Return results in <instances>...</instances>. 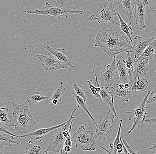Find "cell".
Listing matches in <instances>:
<instances>
[{"mask_svg":"<svg viewBox=\"0 0 156 154\" xmlns=\"http://www.w3.org/2000/svg\"><path fill=\"white\" fill-rule=\"evenodd\" d=\"M145 122L148 124L156 125V117L147 119L145 121Z\"/></svg>","mask_w":156,"mask_h":154,"instance_id":"d590c367","label":"cell"},{"mask_svg":"<svg viewBox=\"0 0 156 154\" xmlns=\"http://www.w3.org/2000/svg\"><path fill=\"white\" fill-rule=\"evenodd\" d=\"M151 92L148 91L145 98L142 100L140 105L135 109H131L130 112H126V113L129 114L128 117L129 120L131 121L133 120V124L130 130L129 131L128 133H131L137 125L143 123L146 120V116L147 115L146 111L147 100L148 97L150 96Z\"/></svg>","mask_w":156,"mask_h":154,"instance_id":"52a82bcc","label":"cell"},{"mask_svg":"<svg viewBox=\"0 0 156 154\" xmlns=\"http://www.w3.org/2000/svg\"><path fill=\"white\" fill-rule=\"evenodd\" d=\"M18 145L19 144L15 141L14 136L0 131V149L2 150L4 146L12 147L13 144Z\"/></svg>","mask_w":156,"mask_h":154,"instance_id":"484cf974","label":"cell"},{"mask_svg":"<svg viewBox=\"0 0 156 154\" xmlns=\"http://www.w3.org/2000/svg\"><path fill=\"white\" fill-rule=\"evenodd\" d=\"M154 40V38L146 39L139 36H136L133 39L132 48L129 51L138 59L143 53L146 48Z\"/></svg>","mask_w":156,"mask_h":154,"instance_id":"8fae6325","label":"cell"},{"mask_svg":"<svg viewBox=\"0 0 156 154\" xmlns=\"http://www.w3.org/2000/svg\"><path fill=\"white\" fill-rule=\"evenodd\" d=\"M89 20L98 23H106L109 25L120 26L119 20L115 9L114 0H107L100 5L99 9L93 15L89 17Z\"/></svg>","mask_w":156,"mask_h":154,"instance_id":"3957f363","label":"cell"},{"mask_svg":"<svg viewBox=\"0 0 156 154\" xmlns=\"http://www.w3.org/2000/svg\"><path fill=\"white\" fill-rule=\"evenodd\" d=\"M45 49L52 54L56 59H58L59 61L63 63L64 65L71 68L74 67V65L68 59V55H67L68 53L65 48H53L49 45H47L45 47Z\"/></svg>","mask_w":156,"mask_h":154,"instance_id":"5bb4252c","label":"cell"},{"mask_svg":"<svg viewBox=\"0 0 156 154\" xmlns=\"http://www.w3.org/2000/svg\"><path fill=\"white\" fill-rule=\"evenodd\" d=\"M67 121L63 123V124L51 127L48 128H41L33 132L29 133V134H24V135H21L19 136V138H30L32 139H36V140H40L45 135L48 134L51 131L54 130L61 128L63 126L67 124Z\"/></svg>","mask_w":156,"mask_h":154,"instance_id":"4fadbf2b","label":"cell"},{"mask_svg":"<svg viewBox=\"0 0 156 154\" xmlns=\"http://www.w3.org/2000/svg\"><path fill=\"white\" fill-rule=\"evenodd\" d=\"M116 68L119 73V80L124 84L129 83L131 81L130 77L126 66L121 60H118L116 64Z\"/></svg>","mask_w":156,"mask_h":154,"instance_id":"ffe728a7","label":"cell"},{"mask_svg":"<svg viewBox=\"0 0 156 154\" xmlns=\"http://www.w3.org/2000/svg\"><path fill=\"white\" fill-rule=\"evenodd\" d=\"M115 117L114 114L110 111L98 116V123L94 134L95 139L105 141L108 134H112L114 129Z\"/></svg>","mask_w":156,"mask_h":154,"instance_id":"8992f818","label":"cell"},{"mask_svg":"<svg viewBox=\"0 0 156 154\" xmlns=\"http://www.w3.org/2000/svg\"><path fill=\"white\" fill-rule=\"evenodd\" d=\"M73 88L76 93L79 96H81L86 102L87 98L86 96L84 89L82 86L77 83H75L73 85Z\"/></svg>","mask_w":156,"mask_h":154,"instance_id":"4dcf8cb0","label":"cell"},{"mask_svg":"<svg viewBox=\"0 0 156 154\" xmlns=\"http://www.w3.org/2000/svg\"><path fill=\"white\" fill-rule=\"evenodd\" d=\"M155 154H156V153H155Z\"/></svg>","mask_w":156,"mask_h":154,"instance_id":"7bdbcfd3","label":"cell"},{"mask_svg":"<svg viewBox=\"0 0 156 154\" xmlns=\"http://www.w3.org/2000/svg\"><path fill=\"white\" fill-rule=\"evenodd\" d=\"M25 154H49V152L45 148L42 139H41L35 142L29 141Z\"/></svg>","mask_w":156,"mask_h":154,"instance_id":"e0dca14e","label":"cell"},{"mask_svg":"<svg viewBox=\"0 0 156 154\" xmlns=\"http://www.w3.org/2000/svg\"><path fill=\"white\" fill-rule=\"evenodd\" d=\"M111 64L107 65V68L103 70L99 74L101 86L107 89L111 87L115 83L116 78V57Z\"/></svg>","mask_w":156,"mask_h":154,"instance_id":"30bf717a","label":"cell"},{"mask_svg":"<svg viewBox=\"0 0 156 154\" xmlns=\"http://www.w3.org/2000/svg\"><path fill=\"white\" fill-rule=\"evenodd\" d=\"M64 130V127L63 126L56 134L51 138L49 145L47 149L49 152L57 153L62 151L66 140V138L63 135Z\"/></svg>","mask_w":156,"mask_h":154,"instance_id":"7c38bea8","label":"cell"},{"mask_svg":"<svg viewBox=\"0 0 156 154\" xmlns=\"http://www.w3.org/2000/svg\"><path fill=\"white\" fill-rule=\"evenodd\" d=\"M133 85L132 91H144L149 86L148 80L143 78H133L131 80Z\"/></svg>","mask_w":156,"mask_h":154,"instance_id":"7402d4cb","label":"cell"},{"mask_svg":"<svg viewBox=\"0 0 156 154\" xmlns=\"http://www.w3.org/2000/svg\"><path fill=\"white\" fill-rule=\"evenodd\" d=\"M154 56H155V57H156V51L155 52Z\"/></svg>","mask_w":156,"mask_h":154,"instance_id":"b9f144b4","label":"cell"},{"mask_svg":"<svg viewBox=\"0 0 156 154\" xmlns=\"http://www.w3.org/2000/svg\"><path fill=\"white\" fill-rule=\"evenodd\" d=\"M65 90L66 89L63 85V82L61 81L59 87L57 89L54 91L49 99L51 101V106L58 105V103L61 101L62 95L65 92Z\"/></svg>","mask_w":156,"mask_h":154,"instance_id":"44dd1931","label":"cell"},{"mask_svg":"<svg viewBox=\"0 0 156 154\" xmlns=\"http://www.w3.org/2000/svg\"><path fill=\"white\" fill-rule=\"evenodd\" d=\"M156 149V143H155L154 144H153L152 147H151V149L152 150H154Z\"/></svg>","mask_w":156,"mask_h":154,"instance_id":"60d3db41","label":"cell"},{"mask_svg":"<svg viewBox=\"0 0 156 154\" xmlns=\"http://www.w3.org/2000/svg\"><path fill=\"white\" fill-rule=\"evenodd\" d=\"M131 88H132L128 89L126 88L120 89L119 88L118 84L112 87L109 92L115 99L123 102H128L133 94V91H132Z\"/></svg>","mask_w":156,"mask_h":154,"instance_id":"9a60e30c","label":"cell"},{"mask_svg":"<svg viewBox=\"0 0 156 154\" xmlns=\"http://www.w3.org/2000/svg\"><path fill=\"white\" fill-rule=\"evenodd\" d=\"M147 104H156V89L154 90L148 97Z\"/></svg>","mask_w":156,"mask_h":154,"instance_id":"d6a6232c","label":"cell"},{"mask_svg":"<svg viewBox=\"0 0 156 154\" xmlns=\"http://www.w3.org/2000/svg\"><path fill=\"white\" fill-rule=\"evenodd\" d=\"M134 17L136 24L139 25V29L144 30L146 29L145 21L147 15L151 13L149 2L147 0H136L134 1Z\"/></svg>","mask_w":156,"mask_h":154,"instance_id":"ba28073f","label":"cell"},{"mask_svg":"<svg viewBox=\"0 0 156 154\" xmlns=\"http://www.w3.org/2000/svg\"><path fill=\"white\" fill-rule=\"evenodd\" d=\"M123 121V119L120 120L119 126L116 136L110 144V148L114 151V154H117V153L121 154L124 151L123 142L121 137V132Z\"/></svg>","mask_w":156,"mask_h":154,"instance_id":"d6986e66","label":"cell"},{"mask_svg":"<svg viewBox=\"0 0 156 154\" xmlns=\"http://www.w3.org/2000/svg\"><path fill=\"white\" fill-rule=\"evenodd\" d=\"M12 117L9 112L7 107H2L0 109V122L2 124L7 127H14L12 121Z\"/></svg>","mask_w":156,"mask_h":154,"instance_id":"cb8c5ba5","label":"cell"},{"mask_svg":"<svg viewBox=\"0 0 156 154\" xmlns=\"http://www.w3.org/2000/svg\"><path fill=\"white\" fill-rule=\"evenodd\" d=\"M124 145L125 146L127 150L129 152L130 154H141L140 153V152H137V151H135L133 149H132L131 147L129 146V145L127 143L126 141V140H123L122 141Z\"/></svg>","mask_w":156,"mask_h":154,"instance_id":"836d02e7","label":"cell"},{"mask_svg":"<svg viewBox=\"0 0 156 154\" xmlns=\"http://www.w3.org/2000/svg\"><path fill=\"white\" fill-rule=\"evenodd\" d=\"M72 136H70L68 138L66 139V141H65V143H64V146H70L71 147H73V144H72Z\"/></svg>","mask_w":156,"mask_h":154,"instance_id":"8d00e7d4","label":"cell"},{"mask_svg":"<svg viewBox=\"0 0 156 154\" xmlns=\"http://www.w3.org/2000/svg\"><path fill=\"white\" fill-rule=\"evenodd\" d=\"M123 149H124V152L125 154H130L128 150H127L125 146L124 145L123 143Z\"/></svg>","mask_w":156,"mask_h":154,"instance_id":"ab89813d","label":"cell"},{"mask_svg":"<svg viewBox=\"0 0 156 154\" xmlns=\"http://www.w3.org/2000/svg\"><path fill=\"white\" fill-rule=\"evenodd\" d=\"M156 47V39L146 48L145 51L142 53L141 56L136 61H139L144 58H147L151 60L155 54V49Z\"/></svg>","mask_w":156,"mask_h":154,"instance_id":"83f0119b","label":"cell"},{"mask_svg":"<svg viewBox=\"0 0 156 154\" xmlns=\"http://www.w3.org/2000/svg\"><path fill=\"white\" fill-rule=\"evenodd\" d=\"M117 15H118V17H119V20L120 23V27L122 31L126 35L128 38L131 41V42L133 43L132 36L133 34V31L132 27L131 26H129L127 24L126 22H125L123 19H122L119 13H117Z\"/></svg>","mask_w":156,"mask_h":154,"instance_id":"f546056e","label":"cell"},{"mask_svg":"<svg viewBox=\"0 0 156 154\" xmlns=\"http://www.w3.org/2000/svg\"><path fill=\"white\" fill-rule=\"evenodd\" d=\"M126 36L121 35L119 29L106 28L98 32L94 46L99 47L111 58H115L120 53L129 51L132 43Z\"/></svg>","mask_w":156,"mask_h":154,"instance_id":"6da1fadb","label":"cell"},{"mask_svg":"<svg viewBox=\"0 0 156 154\" xmlns=\"http://www.w3.org/2000/svg\"><path fill=\"white\" fill-rule=\"evenodd\" d=\"M149 59L144 58L139 61H135L133 69V78H143L149 71Z\"/></svg>","mask_w":156,"mask_h":154,"instance_id":"ac0fdd59","label":"cell"},{"mask_svg":"<svg viewBox=\"0 0 156 154\" xmlns=\"http://www.w3.org/2000/svg\"><path fill=\"white\" fill-rule=\"evenodd\" d=\"M73 98L75 99V102H76V105H77L78 107H79V108H82L87 113V114L90 117V118L91 119L94 123V124L95 125L96 127H97V123H96L95 120L94 119L92 115L90 113L88 109L86 103V101L81 96L78 95L74 91H73Z\"/></svg>","mask_w":156,"mask_h":154,"instance_id":"4316f807","label":"cell"},{"mask_svg":"<svg viewBox=\"0 0 156 154\" xmlns=\"http://www.w3.org/2000/svg\"><path fill=\"white\" fill-rule=\"evenodd\" d=\"M100 95L102 100L104 101L105 103L109 105V107L111 108L113 113L115 116L117 118H118V116H117L116 112L115 109V106H114V98L112 95L110 94V92H108L107 91V89L102 87V90L100 91Z\"/></svg>","mask_w":156,"mask_h":154,"instance_id":"603a6c76","label":"cell"},{"mask_svg":"<svg viewBox=\"0 0 156 154\" xmlns=\"http://www.w3.org/2000/svg\"><path fill=\"white\" fill-rule=\"evenodd\" d=\"M37 57L41 63L45 71L53 72L57 70L67 69L68 66L59 61L50 52L38 54Z\"/></svg>","mask_w":156,"mask_h":154,"instance_id":"9c48e42d","label":"cell"},{"mask_svg":"<svg viewBox=\"0 0 156 154\" xmlns=\"http://www.w3.org/2000/svg\"><path fill=\"white\" fill-rule=\"evenodd\" d=\"M134 1H135L133 0H118L119 9L124 14L127 16L129 19V23L130 25L133 23Z\"/></svg>","mask_w":156,"mask_h":154,"instance_id":"2e32d148","label":"cell"},{"mask_svg":"<svg viewBox=\"0 0 156 154\" xmlns=\"http://www.w3.org/2000/svg\"><path fill=\"white\" fill-rule=\"evenodd\" d=\"M25 13L28 14H36L38 15L45 16L50 18H57L59 19L62 17L68 18L72 14H86L84 10L76 9H71L69 8H63L58 6V4L51 5L49 3H46L45 6L41 9H36L34 10H25Z\"/></svg>","mask_w":156,"mask_h":154,"instance_id":"277c9868","label":"cell"},{"mask_svg":"<svg viewBox=\"0 0 156 154\" xmlns=\"http://www.w3.org/2000/svg\"><path fill=\"white\" fill-rule=\"evenodd\" d=\"M94 131L88 130L84 126L80 127L72 137V142L76 148L87 152L95 151L97 147Z\"/></svg>","mask_w":156,"mask_h":154,"instance_id":"5b68a950","label":"cell"},{"mask_svg":"<svg viewBox=\"0 0 156 154\" xmlns=\"http://www.w3.org/2000/svg\"><path fill=\"white\" fill-rule=\"evenodd\" d=\"M9 104L13 109L12 115L15 122V130L21 135H24L31 127L37 124L31 114L29 106L18 105L12 101L7 102L6 105Z\"/></svg>","mask_w":156,"mask_h":154,"instance_id":"7a4b0ae2","label":"cell"},{"mask_svg":"<svg viewBox=\"0 0 156 154\" xmlns=\"http://www.w3.org/2000/svg\"><path fill=\"white\" fill-rule=\"evenodd\" d=\"M0 131H1V132H4V133L10 134V135H12V136H14V137H18V138H19L20 136H18V135H16V134H12V133L9 132L5 128H4V127H2V126H0Z\"/></svg>","mask_w":156,"mask_h":154,"instance_id":"e575fe53","label":"cell"},{"mask_svg":"<svg viewBox=\"0 0 156 154\" xmlns=\"http://www.w3.org/2000/svg\"><path fill=\"white\" fill-rule=\"evenodd\" d=\"M99 148H101V149H103V150H104V151H105V152H107V153L108 154H112V153H111V152H110V151H108L107 149H105V148H104V147H102V146H99Z\"/></svg>","mask_w":156,"mask_h":154,"instance_id":"f35d334b","label":"cell"},{"mask_svg":"<svg viewBox=\"0 0 156 154\" xmlns=\"http://www.w3.org/2000/svg\"><path fill=\"white\" fill-rule=\"evenodd\" d=\"M50 97L45 96L43 93L38 91H34L28 97L27 101L29 104H37L46 99H49Z\"/></svg>","mask_w":156,"mask_h":154,"instance_id":"f1b7e54d","label":"cell"},{"mask_svg":"<svg viewBox=\"0 0 156 154\" xmlns=\"http://www.w3.org/2000/svg\"><path fill=\"white\" fill-rule=\"evenodd\" d=\"M68 2V1H63V0H57V4H60L62 5H63L65 3V2Z\"/></svg>","mask_w":156,"mask_h":154,"instance_id":"74e56055","label":"cell"},{"mask_svg":"<svg viewBox=\"0 0 156 154\" xmlns=\"http://www.w3.org/2000/svg\"><path fill=\"white\" fill-rule=\"evenodd\" d=\"M126 52V57L125 59L122 60V61L126 66L131 81L133 79V69H134L136 59L134 55L132 54L130 52L128 51Z\"/></svg>","mask_w":156,"mask_h":154,"instance_id":"d4e9b609","label":"cell"},{"mask_svg":"<svg viewBox=\"0 0 156 154\" xmlns=\"http://www.w3.org/2000/svg\"><path fill=\"white\" fill-rule=\"evenodd\" d=\"M87 85L88 87L90 88L92 92L94 98H98L100 99H102L101 95L97 91V88L92 84V80H89L87 81Z\"/></svg>","mask_w":156,"mask_h":154,"instance_id":"1f68e13d","label":"cell"}]
</instances>
